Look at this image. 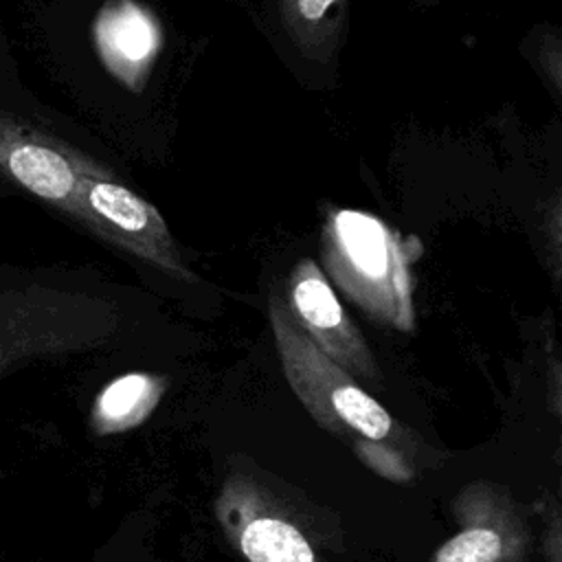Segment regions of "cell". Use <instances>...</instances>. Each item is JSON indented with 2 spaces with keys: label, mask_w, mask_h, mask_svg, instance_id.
Listing matches in <instances>:
<instances>
[{
  "label": "cell",
  "mask_w": 562,
  "mask_h": 562,
  "mask_svg": "<svg viewBox=\"0 0 562 562\" xmlns=\"http://www.w3.org/2000/svg\"><path fill=\"white\" fill-rule=\"evenodd\" d=\"M13 86H15V68L9 55V44L0 29V97H7Z\"/></svg>",
  "instance_id": "11"
},
{
  "label": "cell",
  "mask_w": 562,
  "mask_h": 562,
  "mask_svg": "<svg viewBox=\"0 0 562 562\" xmlns=\"http://www.w3.org/2000/svg\"><path fill=\"white\" fill-rule=\"evenodd\" d=\"M270 318L279 353L296 393L316 404L318 411L327 406L345 424L369 439H382L391 432L389 413L358 389L342 367L329 360L305 338L277 296L270 299Z\"/></svg>",
  "instance_id": "3"
},
{
  "label": "cell",
  "mask_w": 562,
  "mask_h": 562,
  "mask_svg": "<svg viewBox=\"0 0 562 562\" xmlns=\"http://www.w3.org/2000/svg\"><path fill=\"white\" fill-rule=\"evenodd\" d=\"M156 397V382L143 373H130L114 380L99 397V413L105 422L130 424L143 415Z\"/></svg>",
  "instance_id": "9"
},
{
  "label": "cell",
  "mask_w": 562,
  "mask_h": 562,
  "mask_svg": "<svg viewBox=\"0 0 562 562\" xmlns=\"http://www.w3.org/2000/svg\"><path fill=\"white\" fill-rule=\"evenodd\" d=\"M77 217L94 237L140 257L165 274L195 281L180 250L151 202L123 184L108 167L77 147Z\"/></svg>",
  "instance_id": "2"
},
{
  "label": "cell",
  "mask_w": 562,
  "mask_h": 562,
  "mask_svg": "<svg viewBox=\"0 0 562 562\" xmlns=\"http://www.w3.org/2000/svg\"><path fill=\"white\" fill-rule=\"evenodd\" d=\"M94 40L108 70L140 90L160 53V24L134 0H110L94 22Z\"/></svg>",
  "instance_id": "6"
},
{
  "label": "cell",
  "mask_w": 562,
  "mask_h": 562,
  "mask_svg": "<svg viewBox=\"0 0 562 562\" xmlns=\"http://www.w3.org/2000/svg\"><path fill=\"white\" fill-rule=\"evenodd\" d=\"M75 154L61 136L0 105V176L70 220L77 217L79 187Z\"/></svg>",
  "instance_id": "4"
},
{
  "label": "cell",
  "mask_w": 562,
  "mask_h": 562,
  "mask_svg": "<svg viewBox=\"0 0 562 562\" xmlns=\"http://www.w3.org/2000/svg\"><path fill=\"white\" fill-rule=\"evenodd\" d=\"M241 551L250 562H314L303 533L279 518H255L241 531Z\"/></svg>",
  "instance_id": "7"
},
{
  "label": "cell",
  "mask_w": 562,
  "mask_h": 562,
  "mask_svg": "<svg viewBox=\"0 0 562 562\" xmlns=\"http://www.w3.org/2000/svg\"><path fill=\"white\" fill-rule=\"evenodd\" d=\"M340 7L342 0H283L281 9L292 37L316 48L331 37Z\"/></svg>",
  "instance_id": "8"
},
{
  "label": "cell",
  "mask_w": 562,
  "mask_h": 562,
  "mask_svg": "<svg viewBox=\"0 0 562 562\" xmlns=\"http://www.w3.org/2000/svg\"><path fill=\"white\" fill-rule=\"evenodd\" d=\"M292 323L305 338L342 369L373 373L371 353L340 305L325 272L312 259H299L288 279Z\"/></svg>",
  "instance_id": "5"
},
{
  "label": "cell",
  "mask_w": 562,
  "mask_h": 562,
  "mask_svg": "<svg viewBox=\"0 0 562 562\" xmlns=\"http://www.w3.org/2000/svg\"><path fill=\"white\" fill-rule=\"evenodd\" d=\"M325 277L380 323L411 329L413 279L402 237L358 209L327 215L321 237Z\"/></svg>",
  "instance_id": "1"
},
{
  "label": "cell",
  "mask_w": 562,
  "mask_h": 562,
  "mask_svg": "<svg viewBox=\"0 0 562 562\" xmlns=\"http://www.w3.org/2000/svg\"><path fill=\"white\" fill-rule=\"evenodd\" d=\"M501 538L492 529H468L443 544L437 562H496L501 555Z\"/></svg>",
  "instance_id": "10"
}]
</instances>
